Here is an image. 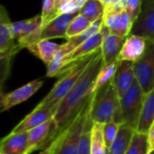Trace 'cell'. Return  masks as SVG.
<instances>
[{
    "mask_svg": "<svg viewBox=\"0 0 154 154\" xmlns=\"http://www.w3.org/2000/svg\"><path fill=\"white\" fill-rule=\"evenodd\" d=\"M58 108L46 109L35 107L28 116H26L13 130L11 133H23L29 132L44 123L53 119Z\"/></svg>",
    "mask_w": 154,
    "mask_h": 154,
    "instance_id": "obj_13",
    "label": "cell"
},
{
    "mask_svg": "<svg viewBox=\"0 0 154 154\" xmlns=\"http://www.w3.org/2000/svg\"><path fill=\"white\" fill-rule=\"evenodd\" d=\"M125 37H121L113 34L109 32V31L106 32L101 46L105 66L109 65L118 60V57L125 42Z\"/></svg>",
    "mask_w": 154,
    "mask_h": 154,
    "instance_id": "obj_16",
    "label": "cell"
},
{
    "mask_svg": "<svg viewBox=\"0 0 154 154\" xmlns=\"http://www.w3.org/2000/svg\"><path fill=\"white\" fill-rule=\"evenodd\" d=\"M149 154H154V150L153 151H152V152H150V153Z\"/></svg>",
    "mask_w": 154,
    "mask_h": 154,
    "instance_id": "obj_37",
    "label": "cell"
},
{
    "mask_svg": "<svg viewBox=\"0 0 154 154\" xmlns=\"http://www.w3.org/2000/svg\"><path fill=\"white\" fill-rule=\"evenodd\" d=\"M154 41V0H142V10L131 34Z\"/></svg>",
    "mask_w": 154,
    "mask_h": 154,
    "instance_id": "obj_10",
    "label": "cell"
},
{
    "mask_svg": "<svg viewBox=\"0 0 154 154\" xmlns=\"http://www.w3.org/2000/svg\"><path fill=\"white\" fill-rule=\"evenodd\" d=\"M107 31H108V29L104 24L103 28L99 32H97V33L92 35L86 42H84L81 45H79L78 48H76L73 51H71L69 54L65 56V58L63 60L62 68L57 77H60V75L65 73L68 69H69L76 62H78L81 59H83L88 55H91L94 52H96L97 51H98L99 49H101L105 35Z\"/></svg>",
    "mask_w": 154,
    "mask_h": 154,
    "instance_id": "obj_8",
    "label": "cell"
},
{
    "mask_svg": "<svg viewBox=\"0 0 154 154\" xmlns=\"http://www.w3.org/2000/svg\"><path fill=\"white\" fill-rule=\"evenodd\" d=\"M103 67V55L101 49H99L73 88L60 104L53 117L54 131L51 138V143L57 137V135L76 117L82 107L93 96L94 84L99 71Z\"/></svg>",
    "mask_w": 154,
    "mask_h": 154,
    "instance_id": "obj_1",
    "label": "cell"
},
{
    "mask_svg": "<svg viewBox=\"0 0 154 154\" xmlns=\"http://www.w3.org/2000/svg\"><path fill=\"white\" fill-rule=\"evenodd\" d=\"M100 1L103 3V5L106 6V8L109 7L110 5H111V2H112V0H100Z\"/></svg>",
    "mask_w": 154,
    "mask_h": 154,
    "instance_id": "obj_35",
    "label": "cell"
},
{
    "mask_svg": "<svg viewBox=\"0 0 154 154\" xmlns=\"http://www.w3.org/2000/svg\"><path fill=\"white\" fill-rule=\"evenodd\" d=\"M79 14V13L73 14H62L55 17L51 23H49L43 29L41 34L40 40H50L51 38H65L67 30L72 22V20Z\"/></svg>",
    "mask_w": 154,
    "mask_h": 154,
    "instance_id": "obj_15",
    "label": "cell"
},
{
    "mask_svg": "<svg viewBox=\"0 0 154 154\" xmlns=\"http://www.w3.org/2000/svg\"><path fill=\"white\" fill-rule=\"evenodd\" d=\"M103 26H104V19H103V17H101L98 20H97L96 22L92 23V24L84 32L67 40V42L65 43L61 44V50L64 52L65 56H67L71 51H73L76 48H78L79 45H81L84 42H86L92 35H94L95 33L99 32L103 28Z\"/></svg>",
    "mask_w": 154,
    "mask_h": 154,
    "instance_id": "obj_19",
    "label": "cell"
},
{
    "mask_svg": "<svg viewBox=\"0 0 154 154\" xmlns=\"http://www.w3.org/2000/svg\"><path fill=\"white\" fill-rule=\"evenodd\" d=\"M71 0H56V10L58 11L63 5L70 2Z\"/></svg>",
    "mask_w": 154,
    "mask_h": 154,
    "instance_id": "obj_34",
    "label": "cell"
},
{
    "mask_svg": "<svg viewBox=\"0 0 154 154\" xmlns=\"http://www.w3.org/2000/svg\"><path fill=\"white\" fill-rule=\"evenodd\" d=\"M135 79L144 94L154 89V41L147 39L142 57L134 62Z\"/></svg>",
    "mask_w": 154,
    "mask_h": 154,
    "instance_id": "obj_7",
    "label": "cell"
},
{
    "mask_svg": "<svg viewBox=\"0 0 154 154\" xmlns=\"http://www.w3.org/2000/svg\"><path fill=\"white\" fill-rule=\"evenodd\" d=\"M42 85H43V81L41 79H37V80H32L9 93L1 92L0 95L1 112L7 111L12 107L26 101L32 95H34L42 88Z\"/></svg>",
    "mask_w": 154,
    "mask_h": 154,
    "instance_id": "obj_9",
    "label": "cell"
},
{
    "mask_svg": "<svg viewBox=\"0 0 154 154\" xmlns=\"http://www.w3.org/2000/svg\"><path fill=\"white\" fill-rule=\"evenodd\" d=\"M154 123V89L144 94L143 105L136 132L147 134Z\"/></svg>",
    "mask_w": 154,
    "mask_h": 154,
    "instance_id": "obj_21",
    "label": "cell"
},
{
    "mask_svg": "<svg viewBox=\"0 0 154 154\" xmlns=\"http://www.w3.org/2000/svg\"><path fill=\"white\" fill-rule=\"evenodd\" d=\"M144 93L135 79L128 91L119 99V109L122 123L134 129L135 132L138 127L140 116L143 105Z\"/></svg>",
    "mask_w": 154,
    "mask_h": 154,
    "instance_id": "obj_5",
    "label": "cell"
},
{
    "mask_svg": "<svg viewBox=\"0 0 154 154\" xmlns=\"http://www.w3.org/2000/svg\"><path fill=\"white\" fill-rule=\"evenodd\" d=\"M42 18L41 14L26 20L11 22L10 30L12 37L18 42L22 49L27 48L30 44L40 40L42 32Z\"/></svg>",
    "mask_w": 154,
    "mask_h": 154,
    "instance_id": "obj_6",
    "label": "cell"
},
{
    "mask_svg": "<svg viewBox=\"0 0 154 154\" xmlns=\"http://www.w3.org/2000/svg\"><path fill=\"white\" fill-rule=\"evenodd\" d=\"M135 131L131 127L121 125L117 136L111 147L107 150L106 154H125L134 137Z\"/></svg>",
    "mask_w": 154,
    "mask_h": 154,
    "instance_id": "obj_22",
    "label": "cell"
},
{
    "mask_svg": "<svg viewBox=\"0 0 154 154\" xmlns=\"http://www.w3.org/2000/svg\"><path fill=\"white\" fill-rule=\"evenodd\" d=\"M134 62L126 60H118L116 73L112 82L116 89L119 99L128 91L135 80Z\"/></svg>",
    "mask_w": 154,
    "mask_h": 154,
    "instance_id": "obj_12",
    "label": "cell"
},
{
    "mask_svg": "<svg viewBox=\"0 0 154 154\" xmlns=\"http://www.w3.org/2000/svg\"><path fill=\"white\" fill-rule=\"evenodd\" d=\"M91 24H92V23H90L84 15H82L79 13V14L72 20V22L70 23V24L67 30L66 40H69V38L76 36V35L79 34L80 32H84Z\"/></svg>",
    "mask_w": 154,
    "mask_h": 154,
    "instance_id": "obj_27",
    "label": "cell"
},
{
    "mask_svg": "<svg viewBox=\"0 0 154 154\" xmlns=\"http://www.w3.org/2000/svg\"><path fill=\"white\" fill-rule=\"evenodd\" d=\"M28 132L10 133L0 143L1 154H27Z\"/></svg>",
    "mask_w": 154,
    "mask_h": 154,
    "instance_id": "obj_18",
    "label": "cell"
},
{
    "mask_svg": "<svg viewBox=\"0 0 154 154\" xmlns=\"http://www.w3.org/2000/svg\"><path fill=\"white\" fill-rule=\"evenodd\" d=\"M120 126H121V125H119L114 121L104 125V138H105V142H106L107 150L111 147L114 141L116 140Z\"/></svg>",
    "mask_w": 154,
    "mask_h": 154,
    "instance_id": "obj_30",
    "label": "cell"
},
{
    "mask_svg": "<svg viewBox=\"0 0 154 154\" xmlns=\"http://www.w3.org/2000/svg\"><path fill=\"white\" fill-rule=\"evenodd\" d=\"M88 0H71L70 2L63 5L58 11L57 14H73V13H79V10L82 8L84 4Z\"/></svg>",
    "mask_w": 154,
    "mask_h": 154,
    "instance_id": "obj_31",
    "label": "cell"
},
{
    "mask_svg": "<svg viewBox=\"0 0 154 154\" xmlns=\"http://www.w3.org/2000/svg\"><path fill=\"white\" fill-rule=\"evenodd\" d=\"M104 138V125L94 123L91 131V154H106Z\"/></svg>",
    "mask_w": 154,
    "mask_h": 154,
    "instance_id": "obj_24",
    "label": "cell"
},
{
    "mask_svg": "<svg viewBox=\"0 0 154 154\" xmlns=\"http://www.w3.org/2000/svg\"><path fill=\"white\" fill-rule=\"evenodd\" d=\"M92 97L82 107L76 117L51 143L49 146L51 154H78L81 135L89 116Z\"/></svg>",
    "mask_w": 154,
    "mask_h": 154,
    "instance_id": "obj_2",
    "label": "cell"
},
{
    "mask_svg": "<svg viewBox=\"0 0 154 154\" xmlns=\"http://www.w3.org/2000/svg\"><path fill=\"white\" fill-rule=\"evenodd\" d=\"M118 109L119 97L111 80L94 93L90 105V117L94 123L106 125L114 121Z\"/></svg>",
    "mask_w": 154,
    "mask_h": 154,
    "instance_id": "obj_4",
    "label": "cell"
},
{
    "mask_svg": "<svg viewBox=\"0 0 154 154\" xmlns=\"http://www.w3.org/2000/svg\"><path fill=\"white\" fill-rule=\"evenodd\" d=\"M10 19L3 5L0 7V59L14 58L22 49L18 42L12 37Z\"/></svg>",
    "mask_w": 154,
    "mask_h": 154,
    "instance_id": "obj_11",
    "label": "cell"
},
{
    "mask_svg": "<svg viewBox=\"0 0 154 154\" xmlns=\"http://www.w3.org/2000/svg\"><path fill=\"white\" fill-rule=\"evenodd\" d=\"M54 131L53 119L44 123L43 125L28 132V148L27 154L34 152L37 149L51 145V138Z\"/></svg>",
    "mask_w": 154,
    "mask_h": 154,
    "instance_id": "obj_14",
    "label": "cell"
},
{
    "mask_svg": "<svg viewBox=\"0 0 154 154\" xmlns=\"http://www.w3.org/2000/svg\"><path fill=\"white\" fill-rule=\"evenodd\" d=\"M147 136H148V154H149L154 150V123L152 127L150 128Z\"/></svg>",
    "mask_w": 154,
    "mask_h": 154,
    "instance_id": "obj_33",
    "label": "cell"
},
{
    "mask_svg": "<svg viewBox=\"0 0 154 154\" xmlns=\"http://www.w3.org/2000/svg\"><path fill=\"white\" fill-rule=\"evenodd\" d=\"M93 124L94 122L90 117V112H89V116L88 117V120L86 122L81 135L78 154H91V131H92Z\"/></svg>",
    "mask_w": 154,
    "mask_h": 154,
    "instance_id": "obj_28",
    "label": "cell"
},
{
    "mask_svg": "<svg viewBox=\"0 0 154 154\" xmlns=\"http://www.w3.org/2000/svg\"><path fill=\"white\" fill-rule=\"evenodd\" d=\"M147 39L139 35H129L123 46L118 60L135 62L143 54Z\"/></svg>",
    "mask_w": 154,
    "mask_h": 154,
    "instance_id": "obj_17",
    "label": "cell"
},
{
    "mask_svg": "<svg viewBox=\"0 0 154 154\" xmlns=\"http://www.w3.org/2000/svg\"><path fill=\"white\" fill-rule=\"evenodd\" d=\"M39 154H51V151H50V148L48 147V148H46V149H44L42 152H40Z\"/></svg>",
    "mask_w": 154,
    "mask_h": 154,
    "instance_id": "obj_36",
    "label": "cell"
},
{
    "mask_svg": "<svg viewBox=\"0 0 154 154\" xmlns=\"http://www.w3.org/2000/svg\"><path fill=\"white\" fill-rule=\"evenodd\" d=\"M96 52L81 59L65 73L60 75L59 77V80L55 83L47 96L36 106V107L46 109L58 108L61 101L67 97V95L70 92L75 84L78 82L82 73L95 56Z\"/></svg>",
    "mask_w": 154,
    "mask_h": 154,
    "instance_id": "obj_3",
    "label": "cell"
},
{
    "mask_svg": "<svg viewBox=\"0 0 154 154\" xmlns=\"http://www.w3.org/2000/svg\"><path fill=\"white\" fill-rule=\"evenodd\" d=\"M125 154H148L147 134L135 132Z\"/></svg>",
    "mask_w": 154,
    "mask_h": 154,
    "instance_id": "obj_26",
    "label": "cell"
},
{
    "mask_svg": "<svg viewBox=\"0 0 154 154\" xmlns=\"http://www.w3.org/2000/svg\"><path fill=\"white\" fill-rule=\"evenodd\" d=\"M41 15L42 18V28L43 29L49 23L58 16L56 10V0H42V9Z\"/></svg>",
    "mask_w": 154,
    "mask_h": 154,
    "instance_id": "obj_29",
    "label": "cell"
},
{
    "mask_svg": "<svg viewBox=\"0 0 154 154\" xmlns=\"http://www.w3.org/2000/svg\"><path fill=\"white\" fill-rule=\"evenodd\" d=\"M105 10L106 6L100 0H88L79 13L84 15L90 23H94L103 17Z\"/></svg>",
    "mask_w": 154,
    "mask_h": 154,
    "instance_id": "obj_23",
    "label": "cell"
},
{
    "mask_svg": "<svg viewBox=\"0 0 154 154\" xmlns=\"http://www.w3.org/2000/svg\"><path fill=\"white\" fill-rule=\"evenodd\" d=\"M118 64V60L109 65H104V67L101 69V70L98 73V76L96 79V82L93 87V93L97 91L99 88H101L103 86L107 84L109 81H111L114 78V75L116 70V67Z\"/></svg>",
    "mask_w": 154,
    "mask_h": 154,
    "instance_id": "obj_25",
    "label": "cell"
},
{
    "mask_svg": "<svg viewBox=\"0 0 154 154\" xmlns=\"http://www.w3.org/2000/svg\"><path fill=\"white\" fill-rule=\"evenodd\" d=\"M61 45L51 42L50 40H39L38 42L30 44L26 49L32 52L34 56L42 60L46 66H48L53 60L55 54L60 51Z\"/></svg>",
    "mask_w": 154,
    "mask_h": 154,
    "instance_id": "obj_20",
    "label": "cell"
},
{
    "mask_svg": "<svg viewBox=\"0 0 154 154\" xmlns=\"http://www.w3.org/2000/svg\"><path fill=\"white\" fill-rule=\"evenodd\" d=\"M125 10L132 22L134 23L142 10V0H127Z\"/></svg>",
    "mask_w": 154,
    "mask_h": 154,
    "instance_id": "obj_32",
    "label": "cell"
}]
</instances>
